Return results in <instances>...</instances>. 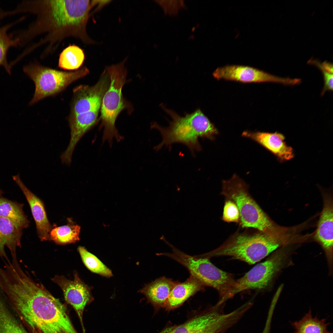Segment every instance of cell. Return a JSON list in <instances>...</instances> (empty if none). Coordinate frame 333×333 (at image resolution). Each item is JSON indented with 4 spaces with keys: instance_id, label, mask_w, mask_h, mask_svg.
Here are the masks:
<instances>
[{
    "instance_id": "cell-27",
    "label": "cell",
    "mask_w": 333,
    "mask_h": 333,
    "mask_svg": "<svg viewBox=\"0 0 333 333\" xmlns=\"http://www.w3.org/2000/svg\"><path fill=\"white\" fill-rule=\"evenodd\" d=\"M77 249L84 265L91 271L108 278L113 276L111 270L84 247L79 246Z\"/></svg>"
},
{
    "instance_id": "cell-19",
    "label": "cell",
    "mask_w": 333,
    "mask_h": 333,
    "mask_svg": "<svg viewBox=\"0 0 333 333\" xmlns=\"http://www.w3.org/2000/svg\"><path fill=\"white\" fill-rule=\"evenodd\" d=\"M24 204L0 197V216L11 221L23 230L29 226L30 222L23 209Z\"/></svg>"
},
{
    "instance_id": "cell-25",
    "label": "cell",
    "mask_w": 333,
    "mask_h": 333,
    "mask_svg": "<svg viewBox=\"0 0 333 333\" xmlns=\"http://www.w3.org/2000/svg\"><path fill=\"white\" fill-rule=\"evenodd\" d=\"M326 320L313 317L310 311L300 320L293 324L294 333H331L327 330Z\"/></svg>"
},
{
    "instance_id": "cell-9",
    "label": "cell",
    "mask_w": 333,
    "mask_h": 333,
    "mask_svg": "<svg viewBox=\"0 0 333 333\" xmlns=\"http://www.w3.org/2000/svg\"><path fill=\"white\" fill-rule=\"evenodd\" d=\"M286 254L277 252L264 262L256 265L241 278L235 281L232 297L243 291L262 290L269 286L283 264Z\"/></svg>"
},
{
    "instance_id": "cell-23",
    "label": "cell",
    "mask_w": 333,
    "mask_h": 333,
    "mask_svg": "<svg viewBox=\"0 0 333 333\" xmlns=\"http://www.w3.org/2000/svg\"><path fill=\"white\" fill-rule=\"evenodd\" d=\"M216 312L211 309L204 314L196 316L180 325L167 328L159 333H193L212 321Z\"/></svg>"
},
{
    "instance_id": "cell-24",
    "label": "cell",
    "mask_w": 333,
    "mask_h": 333,
    "mask_svg": "<svg viewBox=\"0 0 333 333\" xmlns=\"http://www.w3.org/2000/svg\"><path fill=\"white\" fill-rule=\"evenodd\" d=\"M23 19V18L14 22L0 27V66L4 67L6 71L10 75L11 68L8 63L7 54L8 49L11 47L18 46L19 40L13 38L11 34L8 35L7 31L12 26Z\"/></svg>"
},
{
    "instance_id": "cell-12",
    "label": "cell",
    "mask_w": 333,
    "mask_h": 333,
    "mask_svg": "<svg viewBox=\"0 0 333 333\" xmlns=\"http://www.w3.org/2000/svg\"><path fill=\"white\" fill-rule=\"evenodd\" d=\"M52 280L61 288L66 301L76 310L82 326L83 333H85L83 321V313L86 306L93 300L91 288L81 281L76 273L74 274L73 280L57 275L52 278Z\"/></svg>"
},
{
    "instance_id": "cell-31",
    "label": "cell",
    "mask_w": 333,
    "mask_h": 333,
    "mask_svg": "<svg viewBox=\"0 0 333 333\" xmlns=\"http://www.w3.org/2000/svg\"><path fill=\"white\" fill-rule=\"evenodd\" d=\"M111 1L109 0H92V9L93 7H95L94 12H96L100 10Z\"/></svg>"
},
{
    "instance_id": "cell-29",
    "label": "cell",
    "mask_w": 333,
    "mask_h": 333,
    "mask_svg": "<svg viewBox=\"0 0 333 333\" xmlns=\"http://www.w3.org/2000/svg\"><path fill=\"white\" fill-rule=\"evenodd\" d=\"M155 2L162 8L165 14L171 16L177 14L179 10L185 6L182 0H161Z\"/></svg>"
},
{
    "instance_id": "cell-18",
    "label": "cell",
    "mask_w": 333,
    "mask_h": 333,
    "mask_svg": "<svg viewBox=\"0 0 333 333\" xmlns=\"http://www.w3.org/2000/svg\"><path fill=\"white\" fill-rule=\"evenodd\" d=\"M178 282L162 277L146 285L138 292L144 294L147 301L154 306H164L172 290Z\"/></svg>"
},
{
    "instance_id": "cell-30",
    "label": "cell",
    "mask_w": 333,
    "mask_h": 333,
    "mask_svg": "<svg viewBox=\"0 0 333 333\" xmlns=\"http://www.w3.org/2000/svg\"><path fill=\"white\" fill-rule=\"evenodd\" d=\"M312 62L321 70L323 74L324 85L321 93L323 95L326 91L333 90V73L325 70L322 67L321 64L318 61H315Z\"/></svg>"
},
{
    "instance_id": "cell-22",
    "label": "cell",
    "mask_w": 333,
    "mask_h": 333,
    "mask_svg": "<svg viewBox=\"0 0 333 333\" xmlns=\"http://www.w3.org/2000/svg\"><path fill=\"white\" fill-rule=\"evenodd\" d=\"M85 57L84 51L81 48L75 44L70 45L60 53L58 67L67 70H76L81 67Z\"/></svg>"
},
{
    "instance_id": "cell-26",
    "label": "cell",
    "mask_w": 333,
    "mask_h": 333,
    "mask_svg": "<svg viewBox=\"0 0 333 333\" xmlns=\"http://www.w3.org/2000/svg\"><path fill=\"white\" fill-rule=\"evenodd\" d=\"M8 301L0 299V333H28L10 314Z\"/></svg>"
},
{
    "instance_id": "cell-16",
    "label": "cell",
    "mask_w": 333,
    "mask_h": 333,
    "mask_svg": "<svg viewBox=\"0 0 333 333\" xmlns=\"http://www.w3.org/2000/svg\"><path fill=\"white\" fill-rule=\"evenodd\" d=\"M23 230L9 220L0 216V257L3 261L9 260L6 253V247L11 256L17 254V249L21 247Z\"/></svg>"
},
{
    "instance_id": "cell-20",
    "label": "cell",
    "mask_w": 333,
    "mask_h": 333,
    "mask_svg": "<svg viewBox=\"0 0 333 333\" xmlns=\"http://www.w3.org/2000/svg\"><path fill=\"white\" fill-rule=\"evenodd\" d=\"M80 228L69 218L66 225L53 228L50 233V240L59 245L75 243L80 240Z\"/></svg>"
},
{
    "instance_id": "cell-15",
    "label": "cell",
    "mask_w": 333,
    "mask_h": 333,
    "mask_svg": "<svg viewBox=\"0 0 333 333\" xmlns=\"http://www.w3.org/2000/svg\"><path fill=\"white\" fill-rule=\"evenodd\" d=\"M333 218L332 202L325 199L315 238L324 250L330 263L333 256Z\"/></svg>"
},
{
    "instance_id": "cell-11",
    "label": "cell",
    "mask_w": 333,
    "mask_h": 333,
    "mask_svg": "<svg viewBox=\"0 0 333 333\" xmlns=\"http://www.w3.org/2000/svg\"><path fill=\"white\" fill-rule=\"evenodd\" d=\"M110 83L109 76L105 69L98 81L90 86L80 85L73 90L71 115L100 109L103 96Z\"/></svg>"
},
{
    "instance_id": "cell-17",
    "label": "cell",
    "mask_w": 333,
    "mask_h": 333,
    "mask_svg": "<svg viewBox=\"0 0 333 333\" xmlns=\"http://www.w3.org/2000/svg\"><path fill=\"white\" fill-rule=\"evenodd\" d=\"M205 287L197 278L190 275L185 282H178L175 284L164 306L169 309L178 307L196 293L203 290Z\"/></svg>"
},
{
    "instance_id": "cell-1",
    "label": "cell",
    "mask_w": 333,
    "mask_h": 333,
    "mask_svg": "<svg viewBox=\"0 0 333 333\" xmlns=\"http://www.w3.org/2000/svg\"><path fill=\"white\" fill-rule=\"evenodd\" d=\"M91 10L90 0H38L22 1L10 16L21 13L34 15L35 19L25 30L11 34L19 41L18 46L39 39L27 48L21 58L41 47L39 57L44 58L54 53L64 39L72 38L86 45L95 43L88 35L87 26Z\"/></svg>"
},
{
    "instance_id": "cell-8",
    "label": "cell",
    "mask_w": 333,
    "mask_h": 333,
    "mask_svg": "<svg viewBox=\"0 0 333 333\" xmlns=\"http://www.w3.org/2000/svg\"><path fill=\"white\" fill-rule=\"evenodd\" d=\"M23 70L33 81L35 86V93L29 103L30 105L60 92L89 72L86 67L74 71H59L43 66L36 61L25 65Z\"/></svg>"
},
{
    "instance_id": "cell-32",
    "label": "cell",
    "mask_w": 333,
    "mask_h": 333,
    "mask_svg": "<svg viewBox=\"0 0 333 333\" xmlns=\"http://www.w3.org/2000/svg\"><path fill=\"white\" fill-rule=\"evenodd\" d=\"M323 68L327 72L331 73H333V66L332 64L324 62L321 64Z\"/></svg>"
},
{
    "instance_id": "cell-4",
    "label": "cell",
    "mask_w": 333,
    "mask_h": 333,
    "mask_svg": "<svg viewBox=\"0 0 333 333\" xmlns=\"http://www.w3.org/2000/svg\"><path fill=\"white\" fill-rule=\"evenodd\" d=\"M281 244L280 240L270 233L258 231L252 232H237L220 246L202 256L208 259L229 256L253 265L265 257Z\"/></svg>"
},
{
    "instance_id": "cell-2",
    "label": "cell",
    "mask_w": 333,
    "mask_h": 333,
    "mask_svg": "<svg viewBox=\"0 0 333 333\" xmlns=\"http://www.w3.org/2000/svg\"><path fill=\"white\" fill-rule=\"evenodd\" d=\"M3 289L14 308L34 330L40 333H78L65 305L23 269L11 274Z\"/></svg>"
},
{
    "instance_id": "cell-21",
    "label": "cell",
    "mask_w": 333,
    "mask_h": 333,
    "mask_svg": "<svg viewBox=\"0 0 333 333\" xmlns=\"http://www.w3.org/2000/svg\"><path fill=\"white\" fill-rule=\"evenodd\" d=\"M240 319L236 310L227 314L220 312L212 321L193 333H223Z\"/></svg>"
},
{
    "instance_id": "cell-34",
    "label": "cell",
    "mask_w": 333,
    "mask_h": 333,
    "mask_svg": "<svg viewBox=\"0 0 333 333\" xmlns=\"http://www.w3.org/2000/svg\"><path fill=\"white\" fill-rule=\"evenodd\" d=\"M36 332V333H39V332Z\"/></svg>"
},
{
    "instance_id": "cell-3",
    "label": "cell",
    "mask_w": 333,
    "mask_h": 333,
    "mask_svg": "<svg viewBox=\"0 0 333 333\" xmlns=\"http://www.w3.org/2000/svg\"><path fill=\"white\" fill-rule=\"evenodd\" d=\"M162 107L172 120L167 127L156 122L153 124L152 128L158 130L162 138L161 142L155 147L156 150L164 146L180 143L186 146L193 154L195 152L201 150L199 138L212 140L219 133L217 128L199 109L182 117L171 110L163 106Z\"/></svg>"
},
{
    "instance_id": "cell-5",
    "label": "cell",
    "mask_w": 333,
    "mask_h": 333,
    "mask_svg": "<svg viewBox=\"0 0 333 333\" xmlns=\"http://www.w3.org/2000/svg\"><path fill=\"white\" fill-rule=\"evenodd\" d=\"M165 242L171 248L172 253H158V256L169 257L182 265L205 286L212 287L218 292L220 299L218 302L223 304L231 298L235 281L232 274L219 269L209 259L191 256L177 249L166 240Z\"/></svg>"
},
{
    "instance_id": "cell-6",
    "label": "cell",
    "mask_w": 333,
    "mask_h": 333,
    "mask_svg": "<svg viewBox=\"0 0 333 333\" xmlns=\"http://www.w3.org/2000/svg\"><path fill=\"white\" fill-rule=\"evenodd\" d=\"M221 194L237 205L241 227L270 233L273 228L272 222L251 196L247 184L238 175L234 174L229 179L222 181Z\"/></svg>"
},
{
    "instance_id": "cell-28",
    "label": "cell",
    "mask_w": 333,
    "mask_h": 333,
    "mask_svg": "<svg viewBox=\"0 0 333 333\" xmlns=\"http://www.w3.org/2000/svg\"><path fill=\"white\" fill-rule=\"evenodd\" d=\"M222 220L228 223H238L240 220V215L238 208L232 200L227 199L223 208Z\"/></svg>"
},
{
    "instance_id": "cell-10",
    "label": "cell",
    "mask_w": 333,
    "mask_h": 333,
    "mask_svg": "<svg viewBox=\"0 0 333 333\" xmlns=\"http://www.w3.org/2000/svg\"><path fill=\"white\" fill-rule=\"evenodd\" d=\"M213 75L217 80L245 83L271 82L293 85L301 82L300 79L278 77L257 68L242 65H229L218 68Z\"/></svg>"
},
{
    "instance_id": "cell-13",
    "label": "cell",
    "mask_w": 333,
    "mask_h": 333,
    "mask_svg": "<svg viewBox=\"0 0 333 333\" xmlns=\"http://www.w3.org/2000/svg\"><path fill=\"white\" fill-rule=\"evenodd\" d=\"M13 179L23 192L29 204L40 239L41 241L50 240V233L53 227L48 219L43 202L25 186L19 174L13 176Z\"/></svg>"
},
{
    "instance_id": "cell-33",
    "label": "cell",
    "mask_w": 333,
    "mask_h": 333,
    "mask_svg": "<svg viewBox=\"0 0 333 333\" xmlns=\"http://www.w3.org/2000/svg\"><path fill=\"white\" fill-rule=\"evenodd\" d=\"M3 193V191L0 189V197H1Z\"/></svg>"
},
{
    "instance_id": "cell-7",
    "label": "cell",
    "mask_w": 333,
    "mask_h": 333,
    "mask_svg": "<svg viewBox=\"0 0 333 333\" xmlns=\"http://www.w3.org/2000/svg\"><path fill=\"white\" fill-rule=\"evenodd\" d=\"M125 58L121 62L106 67L105 69L110 78L109 87L103 98L101 107L102 126L104 127L103 140L111 142L114 138L120 139L115 126L116 119L120 113L128 106L122 93L125 81L127 72L125 63Z\"/></svg>"
},
{
    "instance_id": "cell-14",
    "label": "cell",
    "mask_w": 333,
    "mask_h": 333,
    "mask_svg": "<svg viewBox=\"0 0 333 333\" xmlns=\"http://www.w3.org/2000/svg\"><path fill=\"white\" fill-rule=\"evenodd\" d=\"M242 135L259 143L281 162L290 160L294 157L293 149L287 144L285 136L281 133L245 131Z\"/></svg>"
}]
</instances>
